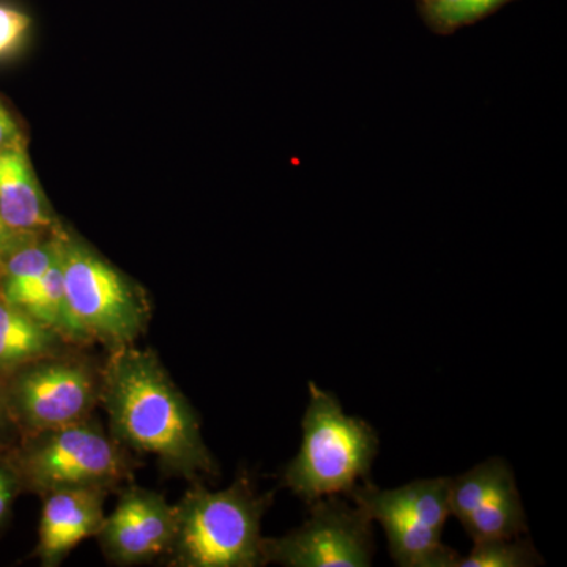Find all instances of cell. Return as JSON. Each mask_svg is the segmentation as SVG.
<instances>
[{"mask_svg": "<svg viewBox=\"0 0 567 567\" xmlns=\"http://www.w3.org/2000/svg\"><path fill=\"white\" fill-rule=\"evenodd\" d=\"M543 565L532 540L524 536L486 539L473 543L466 557H458L456 567H533Z\"/></svg>", "mask_w": 567, "mask_h": 567, "instance_id": "5bb4252c", "label": "cell"}, {"mask_svg": "<svg viewBox=\"0 0 567 567\" xmlns=\"http://www.w3.org/2000/svg\"><path fill=\"white\" fill-rule=\"evenodd\" d=\"M420 2H421V0H420Z\"/></svg>", "mask_w": 567, "mask_h": 567, "instance_id": "ffe728a7", "label": "cell"}, {"mask_svg": "<svg viewBox=\"0 0 567 567\" xmlns=\"http://www.w3.org/2000/svg\"><path fill=\"white\" fill-rule=\"evenodd\" d=\"M7 404L6 399L0 395V425L3 423V415H6Z\"/></svg>", "mask_w": 567, "mask_h": 567, "instance_id": "d6986e66", "label": "cell"}, {"mask_svg": "<svg viewBox=\"0 0 567 567\" xmlns=\"http://www.w3.org/2000/svg\"><path fill=\"white\" fill-rule=\"evenodd\" d=\"M32 29L31 14L0 0V61L20 50Z\"/></svg>", "mask_w": 567, "mask_h": 567, "instance_id": "2e32d148", "label": "cell"}, {"mask_svg": "<svg viewBox=\"0 0 567 567\" xmlns=\"http://www.w3.org/2000/svg\"><path fill=\"white\" fill-rule=\"evenodd\" d=\"M110 492L102 487H76L43 496L37 544L41 565H61L74 547L99 535L106 517L104 503Z\"/></svg>", "mask_w": 567, "mask_h": 567, "instance_id": "8fae6325", "label": "cell"}, {"mask_svg": "<svg viewBox=\"0 0 567 567\" xmlns=\"http://www.w3.org/2000/svg\"><path fill=\"white\" fill-rule=\"evenodd\" d=\"M0 218L28 237L59 227L20 140L0 147Z\"/></svg>", "mask_w": 567, "mask_h": 567, "instance_id": "7c38bea8", "label": "cell"}, {"mask_svg": "<svg viewBox=\"0 0 567 567\" xmlns=\"http://www.w3.org/2000/svg\"><path fill=\"white\" fill-rule=\"evenodd\" d=\"M450 483L451 477L440 476L380 488L369 480L354 487L347 498L385 529L395 565L456 567L461 555L442 540L450 517Z\"/></svg>", "mask_w": 567, "mask_h": 567, "instance_id": "5b68a950", "label": "cell"}, {"mask_svg": "<svg viewBox=\"0 0 567 567\" xmlns=\"http://www.w3.org/2000/svg\"><path fill=\"white\" fill-rule=\"evenodd\" d=\"M301 527L264 537L265 565L286 567H368L374 563V522L352 499L324 496L309 505Z\"/></svg>", "mask_w": 567, "mask_h": 567, "instance_id": "ba28073f", "label": "cell"}, {"mask_svg": "<svg viewBox=\"0 0 567 567\" xmlns=\"http://www.w3.org/2000/svg\"><path fill=\"white\" fill-rule=\"evenodd\" d=\"M175 535V506L163 495L136 486L123 488L96 539L118 566H136L166 557Z\"/></svg>", "mask_w": 567, "mask_h": 567, "instance_id": "30bf717a", "label": "cell"}, {"mask_svg": "<svg viewBox=\"0 0 567 567\" xmlns=\"http://www.w3.org/2000/svg\"><path fill=\"white\" fill-rule=\"evenodd\" d=\"M22 486L47 496L63 488L112 491L132 477V458L91 420L29 435L18 457Z\"/></svg>", "mask_w": 567, "mask_h": 567, "instance_id": "8992f818", "label": "cell"}, {"mask_svg": "<svg viewBox=\"0 0 567 567\" xmlns=\"http://www.w3.org/2000/svg\"><path fill=\"white\" fill-rule=\"evenodd\" d=\"M11 374L7 409L29 435L91 420L102 395V372L63 350Z\"/></svg>", "mask_w": 567, "mask_h": 567, "instance_id": "52a82bcc", "label": "cell"}, {"mask_svg": "<svg viewBox=\"0 0 567 567\" xmlns=\"http://www.w3.org/2000/svg\"><path fill=\"white\" fill-rule=\"evenodd\" d=\"M59 241L74 344L100 342L110 352L133 346L151 322L141 287L62 227Z\"/></svg>", "mask_w": 567, "mask_h": 567, "instance_id": "277c9868", "label": "cell"}, {"mask_svg": "<svg viewBox=\"0 0 567 567\" xmlns=\"http://www.w3.org/2000/svg\"><path fill=\"white\" fill-rule=\"evenodd\" d=\"M65 344L61 334L0 298V374H11L32 361L62 352Z\"/></svg>", "mask_w": 567, "mask_h": 567, "instance_id": "4fadbf2b", "label": "cell"}, {"mask_svg": "<svg viewBox=\"0 0 567 567\" xmlns=\"http://www.w3.org/2000/svg\"><path fill=\"white\" fill-rule=\"evenodd\" d=\"M303 440L282 472V486L306 505L324 496H349L369 481L379 456V434L368 421L346 415L338 395L309 383Z\"/></svg>", "mask_w": 567, "mask_h": 567, "instance_id": "3957f363", "label": "cell"}, {"mask_svg": "<svg viewBox=\"0 0 567 567\" xmlns=\"http://www.w3.org/2000/svg\"><path fill=\"white\" fill-rule=\"evenodd\" d=\"M507 2L511 0H421L425 20L443 33L472 24Z\"/></svg>", "mask_w": 567, "mask_h": 567, "instance_id": "9a60e30c", "label": "cell"}, {"mask_svg": "<svg viewBox=\"0 0 567 567\" xmlns=\"http://www.w3.org/2000/svg\"><path fill=\"white\" fill-rule=\"evenodd\" d=\"M450 514L473 543L527 535L528 522L516 476L505 458L492 457L451 477Z\"/></svg>", "mask_w": 567, "mask_h": 567, "instance_id": "9c48e42d", "label": "cell"}, {"mask_svg": "<svg viewBox=\"0 0 567 567\" xmlns=\"http://www.w3.org/2000/svg\"><path fill=\"white\" fill-rule=\"evenodd\" d=\"M102 371L111 435L125 447L158 458L164 472L197 483L219 475L199 417L152 350L133 346L110 352Z\"/></svg>", "mask_w": 567, "mask_h": 567, "instance_id": "6da1fadb", "label": "cell"}, {"mask_svg": "<svg viewBox=\"0 0 567 567\" xmlns=\"http://www.w3.org/2000/svg\"><path fill=\"white\" fill-rule=\"evenodd\" d=\"M274 492L259 494L248 475L213 492L194 483L175 506V535L166 559L174 567L265 565L262 518Z\"/></svg>", "mask_w": 567, "mask_h": 567, "instance_id": "7a4b0ae2", "label": "cell"}, {"mask_svg": "<svg viewBox=\"0 0 567 567\" xmlns=\"http://www.w3.org/2000/svg\"><path fill=\"white\" fill-rule=\"evenodd\" d=\"M18 237H20V235L13 233V230L3 223V219L0 218V268H2L9 254L17 248Z\"/></svg>", "mask_w": 567, "mask_h": 567, "instance_id": "ac0fdd59", "label": "cell"}, {"mask_svg": "<svg viewBox=\"0 0 567 567\" xmlns=\"http://www.w3.org/2000/svg\"><path fill=\"white\" fill-rule=\"evenodd\" d=\"M20 140L18 137L17 123L13 122L6 107L0 104V147H6L10 142Z\"/></svg>", "mask_w": 567, "mask_h": 567, "instance_id": "e0dca14e", "label": "cell"}]
</instances>
